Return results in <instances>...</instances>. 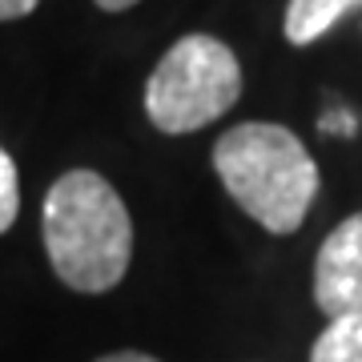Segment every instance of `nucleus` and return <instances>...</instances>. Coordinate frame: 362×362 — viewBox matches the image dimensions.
Returning a JSON list of instances; mask_svg holds the SVG:
<instances>
[{"mask_svg": "<svg viewBox=\"0 0 362 362\" xmlns=\"http://www.w3.org/2000/svg\"><path fill=\"white\" fill-rule=\"evenodd\" d=\"M310 362H362V314L330 318V326L314 338Z\"/></svg>", "mask_w": 362, "mask_h": 362, "instance_id": "423d86ee", "label": "nucleus"}, {"mask_svg": "<svg viewBox=\"0 0 362 362\" xmlns=\"http://www.w3.org/2000/svg\"><path fill=\"white\" fill-rule=\"evenodd\" d=\"M16 214H21V185H16V165H13V157L0 149V233L13 230Z\"/></svg>", "mask_w": 362, "mask_h": 362, "instance_id": "0eeeda50", "label": "nucleus"}, {"mask_svg": "<svg viewBox=\"0 0 362 362\" xmlns=\"http://www.w3.org/2000/svg\"><path fill=\"white\" fill-rule=\"evenodd\" d=\"M214 169L233 202L270 233H294L318 194V165L306 145L270 121H246L221 133Z\"/></svg>", "mask_w": 362, "mask_h": 362, "instance_id": "f03ea898", "label": "nucleus"}, {"mask_svg": "<svg viewBox=\"0 0 362 362\" xmlns=\"http://www.w3.org/2000/svg\"><path fill=\"white\" fill-rule=\"evenodd\" d=\"M354 8H362V0H290L286 4V21H282L286 40L306 49L322 33H330L338 21H346Z\"/></svg>", "mask_w": 362, "mask_h": 362, "instance_id": "39448f33", "label": "nucleus"}, {"mask_svg": "<svg viewBox=\"0 0 362 362\" xmlns=\"http://www.w3.org/2000/svg\"><path fill=\"white\" fill-rule=\"evenodd\" d=\"M133 4H137V0H97V8H105V13H125Z\"/></svg>", "mask_w": 362, "mask_h": 362, "instance_id": "9b49d317", "label": "nucleus"}, {"mask_svg": "<svg viewBox=\"0 0 362 362\" xmlns=\"http://www.w3.org/2000/svg\"><path fill=\"white\" fill-rule=\"evenodd\" d=\"M40 0H0V21H16V16H28Z\"/></svg>", "mask_w": 362, "mask_h": 362, "instance_id": "1a4fd4ad", "label": "nucleus"}, {"mask_svg": "<svg viewBox=\"0 0 362 362\" xmlns=\"http://www.w3.org/2000/svg\"><path fill=\"white\" fill-rule=\"evenodd\" d=\"M45 250L57 278L81 294L113 290L133 258V221L113 185L93 173L73 169L52 181L40 209Z\"/></svg>", "mask_w": 362, "mask_h": 362, "instance_id": "f257e3e1", "label": "nucleus"}, {"mask_svg": "<svg viewBox=\"0 0 362 362\" xmlns=\"http://www.w3.org/2000/svg\"><path fill=\"white\" fill-rule=\"evenodd\" d=\"M97 362H157L153 354H141V350H117V354H105Z\"/></svg>", "mask_w": 362, "mask_h": 362, "instance_id": "9d476101", "label": "nucleus"}, {"mask_svg": "<svg viewBox=\"0 0 362 362\" xmlns=\"http://www.w3.org/2000/svg\"><path fill=\"white\" fill-rule=\"evenodd\" d=\"M314 302L326 318L362 314V214L326 233L314 258Z\"/></svg>", "mask_w": 362, "mask_h": 362, "instance_id": "20e7f679", "label": "nucleus"}, {"mask_svg": "<svg viewBox=\"0 0 362 362\" xmlns=\"http://www.w3.org/2000/svg\"><path fill=\"white\" fill-rule=\"evenodd\" d=\"M242 97V65L226 40L189 33L157 61L145 85V113L161 133H194Z\"/></svg>", "mask_w": 362, "mask_h": 362, "instance_id": "7ed1b4c3", "label": "nucleus"}, {"mask_svg": "<svg viewBox=\"0 0 362 362\" xmlns=\"http://www.w3.org/2000/svg\"><path fill=\"white\" fill-rule=\"evenodd\" d=\"M318 129L322 133H342V137H354V113H326L322 121H318Z\"/></svg>", "mask_w": 362, "mask_h": 362, "instance_id": "6e6552de", "label": "nucleus"}]
</instances>
